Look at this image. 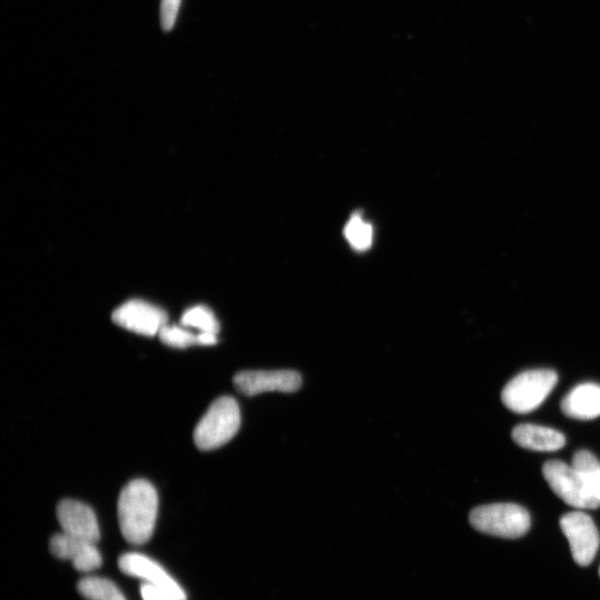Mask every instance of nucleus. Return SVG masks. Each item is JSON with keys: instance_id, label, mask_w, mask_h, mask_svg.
Instances as JSON below:
<instances>
[{"instance_id": "15", "label": "nucleus", "mask_w": 600, "mask_h": 600, "mask_svg": "<svg viewBox=\"0 0 600 600\" xmlns=\"http://www.w3.org/2000/svg\"><path fill=\"white\" fill-rule=\"evenodd\" d=\"M180 324L187 328H195L199 333H219V324L214 313L202 305L186 310Z\"/></svg>"}, {"instance_id": "17", "label": "nucleus", "mask_w": 600, "mask_h": 600, "mask_svg": "<svg viewBox=\"0 0 600 600\" xmlns=\"http://www.w3.org/2000/svg\"><path fill=\"white\" fill-rule=\"evenodd\" d=\"M345 235L355 249L366 250L373 244L374 230L362 217L354 215L346 226Z\"/></svg>"}, {"instance_id": "21", "label": "nucleus", "mask_w": 600, "mask_h": 600, "mask_svg": "<svg viewBox=\"0 0 600 600\" xmlns=\"http://www.w3.org/2000/svg\"><path fill=\"white\" fill-rule=\"evenodd\" d=\"M197 340L200 346H213L218 342L217 334L213 333H198Z\"/></svg>"}, {"instance_id": "5", "label": "nucleus", "mask_w": 600, "mask_h": 600, "mask_svg": "<svg viewBox=\"0 0 600 600\" xmlns=\"http://www.w3.org/2000/svg\"><path fill=\"white\" fill-rule=\"evenodd\" d=\"M543 475L550 488L567 505L579 509L600 507V499L573 465L562 460H549L543 467Z\"/></svg>"}, {"instance_id": "1", "label": "nucleus", "mask_w": 600, "mask_h": 600, "mask_svg": "<svg viewBox=\"0 0 600 600\" xmlns=\"http://www.w3.org/2000/svg\"><path fill=\"white\" fill-rule=\"evenodd\" d=\"M158 514V495L145 479L130 482L118 500L119 527L129 544H146L154 534Z\"/></svg>"}, {"instance_id": "9", "label": "nucleus", "mask_w": 600, "mask_h": 600, "mask_svg": "<svg viewBox=\"0 0 600 600\" xmlns=\"http://www.w3.org/2000/svg\"><path fill=\"white\" fill-rule=\"evenodd\" d=\"M118 565L124 574L143 579L145 584L162 590L176 600L187 599L184 589L152 558L142 554L129 553L119 558Z\"/></svg>"}, {"instance_id": "18", "label": "nucleus", "mask_w": 600, "mask_h": 600, "mask_svg": "<svg viewBox=\"0 0 600 600\" xmlns=\"http://www.w3.org/2000/svg\"><path fill=\"white\" fill-rule=\"evenodd\" d=\"M158 336L163 344L173 348L185 349L198 345L197 335L189 332L188 328L184 326L166 325L160 330Z\"/></svg>"}, {"instance_id": "13", "label": "nucleus", "mask_w": 600, "mask_h": 600, "mask_svg": "<svg viewBox=\"0 0 600 600\" xmlns=\"http://www.w3.org/2000/svg\"><path fill=\"white\" fill-rule=\"evenodd\" d=\"M512 436L518 446L535 452H556L566 444L565 436L557 430L532 424L516 426Z\"/></svg>"}, {"instance_id": "3", "label": "nucleus", "mask_w": 600, "mask_h": 600, "mask_svg": "<svg viewBox=\"0 0 600 600\" xmlns=\"http://www.w3.org/2000/svg\"><path fill=\"white\" fill-rule=\"evenodd\" d=\"M557 382L558 375L552 369L527 370L505 386L503 403L516 414H528L545 402Z\"/></svg>"}, {"instance_id": "8", "label": "nucleus", "mask_w": 600, "mask_h": 600, "mask_svg": "<svg viewBox=\"0 0 600 600\" xmlns=\"http://www.w3.org/2000/svg\"><path fill=\"white\" fill-rule=\"evenodd\" d=\"M113 322L129 332L152 337L167 325V315L163 309L135 299L115 310Z\"/></svg>"}, {"instance_id": "11", "label": "nucleus", "mask_w": 600, "mask_h": 600, "mask_svg": "<svg viewBox=\"0 0 600 600\" xmlns=\"http://www.w3.org/2000/svg\"><path fill=\"white\" fill-rule=\"evenodd\" d=\"M50 552L59 559L70 560L79 572L89 573L103 564L95 543L68 536L64 533L50 539Z\"/></svg>"}, {"instance_id": "22", "label": "nucleus", "mask_w": 600, "mask_h": 600, "mask_svg": "<svg viewBox=\"0 0 600 600\" xmlns=\"http://www.w3.org/2000/svg\"><path fill=\"white\" fill-rule=\"evenodd\" d=\"M599 575H600V568H599Z\"/></svg>"}, {"instance_id": "4", "label": "nucleus", "mask_w": 600, "mask_h": 600, "mask_svg": "<svg viewBox=\"0 0 600 600\" xmlns=\"http://www.w3.org/2000/svg\"><path fill=\"white\" fill-rule=\"evenodd\" d=\"M469 522L480 533L508 539L523 537L532 524L527 509L516 504L477 507L470 513Z\"/></svg>"}, {"instance_id": "6", "label": "nucleus", "mask_w": 600, "mask_h": 600, "mask_svg": "<svg viewBox=\"0 0 600 600\" xmlns=\"http://www.w3.org/2000/svg\"><path fill=\"white\" fill-rule=\"evenodd\" d=\"M560 528L568 539L576 564L583 567L592 564L600 544L593 518L582 512L568 513L560 519Z\"/></svg>"}, {"instance_id": "12", "label": "nucleus", "mask_w": 600, "mask_h": 600, "mask_svg": "<svg viewBox=\"0 0 600 600\" xmlns=\"http://www.w3.org/2000/svg\"><path fill=\"white\" fill-rule=\"evenodd\" d=\"M563 413L579 420H589L600 416V385L585 383L576 386L564 397Z\"/></svg>"}, {"instance_id": "2", "label": "nucleus", "mask_w": 600, "mask_h": 600, "mask_svg": "<svg viewBox=\"0 0 600 600\" xmlns=\"http://www.w3.org/2000/svg\"><path fill=\"white\" fill-rule=\"evenodd\" d=\"M242 416L236 400L220 397L210 405L200 419L194 432L196 446L200 450H213L224 446L238 433Z\"/></svg>"}, {"instance_id": "10", "label": "nucleus", "mask_w": 600, "mask_h": 600, "mask_svg": "<svg viewBox=\"0 0 600 600\" xmlns=\"http://www.w3.org/2000/svg\"><path fill=\"white\" fill-rule=\"evenodd\" d=\"M57 518L63 533L97 544L100 530L94 510L78 500L65 499L57 506Z\"/></svg>"}, {"instance_id": "7", "label": "nucleus", "mask_w": 600, "mask_h": 600, "mask_svg": "<svg viewBox=\"0 0 600 600\" xmlns=\"http://www.w3.org/2000/svg\"><path fill=\"white\" fill-rule=\"evenodd\" d=\"M234 384L250 397L267 392L295 393L302 386V377L294 370H247L234 377Z\"/></svg>"}, {"instance_id": "20", "label": "nucleus", "mask_w": 600, "mask_h": 600, "mask_svg": "<svg viewBox=\"0 0 600 600\" xmlns=\"http://www.w3.org/2000/svg\"><path fill=\"white\" fill-rule=\"evenodd\" d=\"M140 593H142L144 600H176L172 596L162 592V590H159L158 588L148 584H144L142 586Z\"/></svg>"}, {"instance_id": "14", "label": "nucleus", "mask_w": 600, "mask_h": 600, "mask_svg": "<svg viewBox=\"0 0 600 600\" xmlns=\"http://www.w3.org/2000/svg\"><path fill=\"white\" fill-rule=\"evenodd\" d=\"M78 592L87 600H126L112 580L102 577H86L80 580Z\"/></svg>"}, {"instance_id": "19", "label": "nucleus", "mask_w": 600, "mask_h": 600, "mask_svg": "<svg viewBox=\"0 0 600 600\" xmlns=\"http://www.w3.org/2000/svg\"><path fill=\"white\" fill-rule=\"evenodd\" d=\"M180 3H182V0H162L160 20H162V26L166 32H169L175 26Z\"/></svg>"}, {"instance_id": "16", "label": "nucleus", "mask_w": 600, "mask_h": 600, "mask_svg": "<svg viewBox=\"0 0 600 600\" xmlns=\"http://www.w3.org/2000/svg\"><path fill=\"white\" fill-rule=\"evenodd\" d=\"M573 466L586 480V483L600 499V462L588 450H579L574 455Z\"/></svg>"}]
</instances>
